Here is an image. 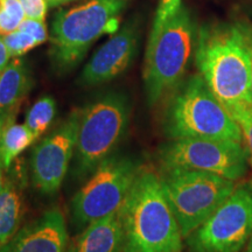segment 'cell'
<instances>
[{"mask_svg":"<svg viewBox=\"0 0 252 252\" xmlns=\"http://www.w3.org/2000/svg\"><path fill=\"white\" fill-rule=\"evenodd\" d=\"M163 190L175 214L182 237H188L230 196L236 181L213 173L161 169Z\"/></svg>","mask_w":252,"mask_h":252,"instance_id":"cell-7","label":"cell"},{"mask_svg":"<svg viewBox=\"0 0 252 252\" xmlns=\"http://www.w3.org/2000/svg\"><path fill=\"white\" fill-rule=\"evenodd\" d=\"M78 111L61 123L32 151V181L42 194H55L68 173L69 163L77 144Z\"/></svg>","mask_w":252,"mask_h":252,"instance_id":"cell-11","label":"cell"},{"mask_svg":"<svg viewBox=\"0 0 252 252\" xmlns=\"http://www.w3.org/2000/svg\"><path fill=\"white\" fill-rule=\"evenodd\" d=\"M163 132L171 139L203 138L243 143L237 122L216 98L201 75L178 87L163 116Z\"/></svg>","mask_w":252,"mask_h":252,"instance_id":"cell-4","label":"cell"},{"mask_svg":"<svg viewBox=\"0 0 252 252\" xmlns=\"http://www.w3.org/2000/svg\"><path fill=\"white\" fill-rule=\"evenodd\" d=\"M124 0H90L56 13L53 23L52 59L61 71L77 64L104 34L118 31Z\"/></svg>","mask_w":252,"mask_h":252,"instance_id":"cell-5","label":"cell"},{"mask_svg":"<svg viewBox=\"0 0 252 252\" xmlns=\"http://www.w3.org/2000/svg\"><path fill=\"white\" fill-rule=\"evenodd\" d=\"M76 172L91 175L108 159L124 137L130 119L127 99L121 94H108L78 110Z\"/></svg>","mask_w":252,"mask_h":252,"instance_id":"cell-6","label":"cell"},{"mask_svg":"<svg viewBox=\"0 0 252 252\" xmlns=\"http://www.w3.org/2000/svg\"><path fill=\"white\" fill-rule=\"evenodd\" d=\"M161 169L201 171L237 181L244 178L249 156L243 143L232 140L181 138L172 139L158 153Z\"/></svg>","mask_w":252,"mask_h":252,"instance_id":"cell-9","label":"cell"},{"mask_svg":"<svg viewBox=\"0 0 252 252\" xmlns=\"http://www.w3.org/2000/svg\"><path fill=\"white\" fill-rule=\"evenodd\" d=\"M56 116V103L54 98L49 96L41 97L32 105L26 115L25 125L28 130L33 133L36 140L46 133L50 127L52 123L54 122Z\"/></svg>","mask_w":252,"mask_h":252,"instance_id":"cell-18","label":"cell"},{"mask_svg":"<svg viewBox=\"0 0 252 252\" xmlns=\"http://www.w3.org/2000/svg\"><path fill=\"white\" fill-rule=\"evenodd\" d=\"M141 167L128 157L110 156L94 169L72 197L70 212L75 229L118 213Z\"/></svg>","mask_w":252,"mask_h":252,"instance_id":"cell-8","label":"cell"},{"mask_svg":"<svg viewBox=\"0 0 252 252\" xmlns=\"http://www.w3.org/2000/svg\"><path fill=\"white\" fill-rule=\"evenodd\" d=\"M35 141L26 125L15 122V113L7 116L0 128V161L5 169Z\"/></svg>","mask_w":252,"mask_h":252,"instance_id":"cell-16","label":"cell"},{"mask_svg":"<svg viewBox=\"0 0 252 252\" xmlns=\"http://www.w3.org/2000/svg\"><path fill=\"white\" fill-rule=\"evenodd\" d=\"M47 1H48V4L50 6H58L61 4H65V2L72 1V0H47Z\"/></svg>","mask_w":252,"mask_h":252,"instance_id":"cell-28","label":"cell"},{"mask_svg":"<svg viewBox=\"0 0 252 252\" xmlns=\"http://www.w3.org/2000/svg\"><path fill=\"white\" fill-rule=\"evenodd\" d=\"M2 40H4L5 45L7 46L9 54L14 59L26 54L30 50L39 46V42L33 36L20 30L12 32L7 35H4Z\"/></svg>","mask_w":252,"mask_h":252,"instance_id":"cell-20","label":"cell"},{"mask_svg":"<svg viewBox=\"0 0 252 252\" xmlns=\"http://www.w3.org/2000/svg\"><path fill=\"white\" fill-rule=\"evenodd\" d=\"M229 112L241 127L243 144L249 156V162L252 166V105L239 106L230 110Z\"/></svg>","mask_w":252,"mask_h":252,"instance_id":"cell-21","label":"cell"},{"mask_svg":"<svg viewBox=\"0 0 252 252\" xmlns=\"http://www.w3.org/2000/svg\"><path fill=\"white\" fill-rule=\"evenodd\" d=\"M196 42V25L184 5L161 27L151 31L143 74L150 105L180 86Z\"/></svg>","mask_w":252,"mask_h":252,"instance_id":"cell-3","label":"cell"},{"mask_svg":"<svg viewBox=\"0 0 252 252\" xmlns=\"http://www.w3.org/2000/svg\"><path fill=\"white\" fill-rule=\"evenodd\" d=\"M32 87V78L24 62L12 60L0 74V113L13 115Z\"/></svg>","mask_w":252,"mask_h":252,"instance_id":"cell-15","label":"cell"},{"mask_svg":"<svg viewBox=\"0 0 252 252\" xmlns=\"http://www.w3.org/2000/svg\"><path fill=\"white\" fill-rule=\"evenodd\" d=\"M195 60L208 88L228 111L252 105L250 56L242 25L201 28Z\"/></svg>","mask_w":252,"mask_h":252,"instance_id":"cell-2","label":"cell"},{"mask_svg":"<svg viewBox=\"0 0 252 252\" xmlns=\"http://www.w3.org/2000/svg\"><path fill=\"white\" fill-rule=\"evenodd\" d=\"M181 0H160L154 18L152 30H158L180 8Z\"/></svg>","mask_w":252,"mask_h":252,"instance_id":"cell-22","label":"cell"},{"mask_svg":"<svg viewBox=\"0 0 252 252\" xmlns=\"http://www.w3.org/2000/svg\"><path fill=\"white\" fill-rule=\"evenodd\" d=\"M11 54H9V50L7 46L5 45L4 40L0 36V72L7 67V64L11 62Z\"/></svg>","mask_w":252,"mask_h":252,"instance_id":"cell-25","label":"cell"},{"mask_svg":"<svg viewBox=\"0 0 252 252\" xmlns=\"http://www.w3.org/2000/svg\"><path fill=\"white\" fill-rule=\"evenodd\" d=\"M0 74H1V72H0Z\"/></svg>","mask_w":252,"mask_h":252,"instance_id":"cell-31","label":"cell"},{"mask_svg":"<svg viewBox=\"0 0 252 252\" xmlns=\"http://www.w3.org/2000/svg\"><path fill=\"white\" fill-rule=\"evenodd\" d=\"M5 167L2 166V163H1V161H0V193H1L2 191V189H4V187H5V185H6V178H5Z\"/></svg>","mask_w":252,"mask_h":252,"instance_id":"cell-27","label":"cell"},{"mask_svg":"<svg viewBox=\"0 0 252 252\" xmlns=\"http://www.w3.org/2000/svg\"><path fill=\"white\" fill-rule=\"evenodd\" d=\"M138 28L128 24L116 32L87 63L81 75L83 86L105 83L130 67L138 49Z\"/></svg>","mask_w":252,"mask_h":252,"instance_id":"cell-12","label":"cell"},{"mask_svg":"<svg viewBox=\"0 0 252 252\" xmlns=\"http://www.w3.org/2000/svg\"><path fill=\"white\" fill-rule=\"evenodd\" d=\"M122 252H182V234L160 175L140 168L118 212Z\"/></svg>","mask_w":252,"mask_h":252,"instance_id":"cell-1","label":"cell"},{"mask_svg":"<svg viewBox=\"0 0 252 252\" xmlns=\"http://www.w3.org/2000/svg\"><path fill=\"white\" fill-rule=\"evenodd\" d=\"M251 235L252 182H243L186 241L191 252H241Z\"/></svg>","mask_w":252,"mask_h":252,"instance_id":"cell-10","label":"cell"},{"mask_svg":"<svg viewBox=\"0 0 252 252\" xmlns=\"http://www.w3.org/2000/svg\"><path fill=\"white\" fill-rule=\"evenodd\" d=\"M5 119H6L5 116H2L1 113H0V128H1V126H2V123H4Z\"/></svg>","mask_w":252,"mask_h":252,"instance_id":"cell-30","label":"cell"},{"mask_svg":"<svg viewBox=\"0 0 252 252\" xmlns=\"http://www.w3.org/2000/svg\"><path fill=\"white\" fill-rule=\"evenodd\" d=\"M245 41L249 50V56H250V65H251V84H252V27L243 26Z\"/></svg>","mask_w":252,"mask_h":252,"instance_id":"cell-26","label":"cell"},{"mask_svg":"<svg viewBox=\"0 0 252 252\" xmlns=\"http://www.w3.org/2000/svg\"><path fill=\"white\" fill-rule=\"evenodd\" d=\"M245 252H252V235H251L250 239H249L248 245H247V251Z\"/></svg>","mask_w":252,"mask_h":252,"instance_id":"cell-29","label":"cell"},{"mask_svg":"<svg viewBox=\"0 0 252 252\" xmlns=\"http://www.w3.org/2000/svg\"><path fill=\"white\" fill-rule=\"evenodd\" d=\"M67 248L65 220L59 209H52L19 229L0 252H65Z\"/></svg>","mask_w":252,"mask_h":252,"instance_id":"cell-13","label":"cell"},{"mask_svg":"<svg viewBox=\"0 0 252 252\" xmlns=\"http://www.w3.org/2000/svg\"><path fill=\"white\" fill-rule=\"evenodd\" d=\"M123 228L118 213L100 219L82 230L65 252H122Z\"/></svg>","mask_w":252,"mask_h":252,"instance_id":"cell-14","label":"cell"},{"mask_svg":"<svg viewBox=\"0 0 252 252\" xmlns=\"http://www.w3.org/2000/svg\"><path fill=\"white\" fill-rule=\"evenodd\" d=\"M26 19L20 0H0V35L17 31Z\"/></svg>","mask_w":252,"mask_h":252,"instance_id":"cell-19","label":"cell"},{"mask_svg":"<svg viewBox=\"0 0 252 252\" xmlns=\"http://www.w3.org/2000/svg\"><path fill=\"white\" fill-rule=\"evenodd\" d=\"M25 11V15L28 19L45 21L48 1L47 0H20Z\"/></svg>","mask_w":252,"mask_h":252,"instance_id":"cell-24","label":"cell"},{"mask_svg":"<svg viewBox=\"0 0 252 252\" xmlns=\"http://www.w3.org/2000/svg\"><path fill=\"white\" fill-rule=\"evenodd\" d=\"M23 198L14 181L6 182L0 193V249L11 241L20 229Z\"/></svg>","mask_w":252,"mask_h":252,"instance_id":"cell-17","label":"cell"},{"mask_svg":"<svg viewBox=\"0 0 252 252\" xmlns=\"http://www.w3.org/2000/svg\"><path fill=\"white\" fill-rule=\"evenodd\" d=\"M18 30L25 32V33L30 34L31 36H33L39 45L43 43L48 39V32H47V27L45 21L40 20H34V19H28L26 18L21 23L20 27Z\"/></svg>","mask_w":252,"mask_h":252,"instance_id":"cell-23","label":"cell"}]
</instances>
